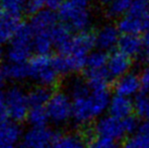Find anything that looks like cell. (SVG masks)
Segmentation results:
<instances>
[{"mask_svg":"<svg viewBox=\"0 0 149 148\" xmlns=\"http://www.w3.org/2000/svg\"><path fill=\"white\" fill-rule=\"evenodd\" d=\"M68 90L72 99V120L76 124L87 125L98 120L109 109L112 97L108 89H91L85 79L73 78L68 84Z\"/></svg>","mask_w":149,"mask_h":148,"instance_id":"cell-1","label":"cell"},{"mask_svg":"<svg viewBox=\"0 0 149 148\" xmlns=\"http://www.w3.org/2000/svg\"><path fill=\"white\" fill-rule=\"evenodd\" d=\"M94 46L95 37L88 32L73 36L68 45L60 52V55L54 57V63L59 74L76 73L84 69Z\"/></svg>","mask_w":149,"mask_h":148,"instance_id":"cell-2","label":"cell"},{"mask_svg":"<svg viewBox=\"0 0 149 148\" xmlns=\"http://www.w3.org/2000/svg\"><path fill=\"white\" fill-rule=\"evenodd\" d=\"M138 126L137 120L132 116L126 119H120L108 115L100 117L96 121L94 131L96 136L118 142L128 135L133 134L137 130Z\"/></svg>","mask_w":149,"mask_h":148,"instance_id":"cell-3","label":"cell"},{"mask_svg":"<svg viewBox=\"0 0 149 148\" xmlns=\"http://www.w3.org/2000/svg\"><path fill=\"white\" fill-rule=\"evenodd\" d=\"M33 52V32L30 24H22L6 51L7 62L29 63Z\"/></svg>","mask_w":149,"mask_h":148,"instance_id":"cell-4","label":"cell"},{"mask_svg":"<svg viewBox=\"0 0 149 148\" xmlns=\"http://www.w3.org/2000/svg\"><path fill=\"white\" fill-rule=\"evenodd\" d=\"M59 19L71 32H87L91 24V14L88 7L79 5L71 0H66L58 9Z\"/></svg>","mask_w":149,"mask_h":148,"instance_id":"cell-5","label":"cell"},{"mask_svg":"<svg viewBox=\"0 0 149 148\" xmlns=\"http://www.w3.org/2000/svg\"><path fill=\"white\" fill-rule=\"evenodd\" d=\"M30 78L41 86L50 88L55 85L59 78V72L56 69L54 57L50 55H37L28 63Z\"/></svg>","mask_w":149,"mask_h":148,"instance_id":"cell-6","label":"cell"},{"mask_svg":"<svg viewBox=\"0 0 149 148\" xmlns=\"http://www.w3.org/2000/svg\"><path fill=\"white\" fill-rule=\"evenodd\" d=\"M6 117L16 123L26 120L30 112L28 93L19 86H12L4 94Z\"/></svg>","mask_w":149,"mask_h":148,"instance_id":"cell-7","label":"cell"},{"mask_svg":"<svg viewBox=\"0 0 149 148\" xmlns=\"http://www.w3.org/2000/svg\"><path fill=\"white\" fill-rule=\"evenodd\" d=\"M46 110L50 122L55 125H64L72 119V99L67 93L56 91L52 93Z\"/></svg>","mask_w":149,"mask_h":148,"instance_id":"cell-8","label":"cell"},{"mask_svg":"<svg viewBox=\"0 0 149 148\" xmlns=\"http://www.w3.org/2000/svg\"><path fill=\"white\" fill-rule=\"evenodd\" d=\"M59 135L48 127H31L24 133L22 148H51Z\"/></svg>","mask_w":149,"mask_h":148,"instance_id":"cell-9","label":"cell"},{"mask_svg":"<svg viewBox=\"0 0 149 148\" xmlns=\"http://www.w3.org/2000/svg\"><path fill=\"white\" fill-rule=\"evenodd\" d=\"M24 133L18 123L0 118V148H19Z\"/></svg>","mask_w":149,"mask_h":148,"instance_id":"cell-10","label":"cell"},{"mask_svg":"<svg viewBox=\"0 0 149 148\" xmlns=\"http://www.w3.org/2000/svg\"><path fill=\"white\" fill-rule=\"evenodd\" d=\"M59 16L54 10L42 9L31 16L30 26L33 34H49L59 24Z\"/></svg>","mask_w":149,"mask_h":148,"instance_id":"cell-11","label":"cell"},{"mask_svg":"<svg viewBox=\"0 0 149 148\" xmlns=\"http://www.w3.org/2000/svg\"><path fill=\"white\" fill-rule=\"evenodd\" d=\"M95 46L98 50L104 52L111 51L115 47H118L120 37V31L118 28L112 24H106L97 31L95 35Z\"/></svg>","mask_w":149,"mask_h":148,"instance_id":"cell-12","label":"cell"},{"mask_svg":"<svg viewBox=\"0 0 149 148\" xmlns=\"http://www.w3.org/2000/svg\"><path fill=\"white\" fill-rule=\"evenodd\" d=\"M141 88L142 84L140 76H138L135 73H132V72H129L128 74L120 77L115 83L116 94L129 97V99L138 94Z\"/></svg>","mask_w":149,"mask_h":148,"instance_id":"cell-13","label":"cell"},{"mask_svg":"<svg viewBox=\"0 0 149 148\" xmlns=\"http://www.w3.org/2000/svg\"><path fill=\"white\" fill-rule=\"evenodd\" d=\"M132 60L121 52H115L109 56L107 70L112 78H120L130 72Z\"/></svg>","mask_w":149,"mask_h":148,"instance_id":"cell-14","label":"cell"},{"mask_svg":"<svg viewBox=\"0 0 149 148\" xmlns=\"http://www.w3.org/2000/svg\"><path fill=\"white\" fill-rule=\"evenodd\" d=\"M0 74L5 79V81L10 82H22L30 78L28 63H11L6 62L0 68Z\"/></svg>","mask_w":149,"mask_h":148,"instance_id":"cell-15","label":"cell"},{"mask_svg":"<svg viewBox=\"0 0 149 148\" xmlns=\"http://www.w3.org/2000/svg\"><path fill=\"white\" fill-rule=\"evenodd\" d=\"M144 47L145 45L143 39H141L138 35H123L118 44L119 52L129 58L138 57L141 55Z\"/></svg>","mask_w":149,"mask_h":148,"instance_id":"cell-16","label":"cell"},{"mask_svg":"<svg viewBox=\"0 0 149 148\" xmlns=\"http://www.w3.org/2000/svg\"><path fill=\"white\" fill-rule=\"evenodd\" d=\"M108 110L111 116L126 119L132 116V113L135 110V104L129 97L116 94L111 99Z\"/></svg>","mask_w":149,"mask_h":148,"instance_id":"cell-17","label":"cell"},{"mask_svg":"<svg viewBox=\"0 0 149 148\" xmlns=\"http://www.w3.org/2000/svg\"><path fill=\"white\" fill-rule=\"evenodd\" d=\"M20 24L19 18L4 13L3 17L0 19V47L9 45Z\"/></svg>","mask_w":149,"mask_h":148,"instance_id":"cell-18","label":"cell"},{"mask_svg":"<svg viewBox=\"0 0 149 148\" xmlns=\"http://www.w3.org/2000/svg\"><path fill=\"white\" fill-rule=\"evenodd\" d=\"M144 22L145 17L128 12L120 19L118 28L123 35H138L144 31Z\"/></svg>","mask_w":149,"mask_h":148,"instance_id":"cell-19","label":"cell"},{"mask_svg":"<svg viewBox=\"0 0 149 148\" xmlns=\"http://www.w3.org/2000/svg\"><path fill=\"white\" fill-rule=\"evenodd\" d=\"M123 148H149V121L138 126L137 130L125 141Z\"/></svg>","mask_w":149,"mask_h":148,"instance_id":"cell-20","label":"cell"},{"mask_svg":"<svg viewBox=\"0 0 149 148\" xmlns=\"http://www.w3.org/2000/svg\"><path fill=\"white\" fill-rule=\"evenodd\" d=\"M85 80L87 81L89 87L95 90H106L108 89L110 80L112 77L110 76L108 70H86L85 72Z\"/></svg>","mask_w":149,"mask_h":148,"instance_id":"cell-21","label":"cell"},{"mask_svg":"<svg viewBox=\"0 0 149 148\" xmlns=\"http://www.w3.org/2000/svg\"><path fill=\"white\" fill-rule=\"evenodd\" d=\"M52 97V93L50 88L45 86H39L31 89L28 92L29 103L31 108L36 107H46L49 103L50 99Z\"/></svg>","mask_w":149,"mask_h":148,"instance_id":"cell-22","label":"cell"},{"mask_svg":"<svg viewBox=\"0 0 149 148\" xmlns=\"http://www.w3.org/2000/svg\"><path fill=\"white\" fill-rule=\"evenodd\" d=\"M71 31L63 24H59L52 32V40H53L54 48H57L61 52L70 42L72 38Z\"/></svg>","mask_w":149,"mask_h":148,"instance_id":"cell-23","label":"cell"},{"mask_svg":"<svg viewBox=\"0 0 149 148\" xmlns=\"http://www.w3.org/2000/svg\"><path fill=\"white\" fill-rule=\"evenodd\" d=\"M83 138L78 134H66L57 138L51 148H85Z\"/></svg>","mask_w":149,"mask_h":148,"instance_id":"cell-24","label":"cell"},{"mask_svg":"<svg viewBox=\"0 0 149 148\" xmlns=\"http://www.w3.org/2000/svg\"><path fill=\"white\" fill-rule=\"evenodd\" d=\"M26 120L31 127H47L50 122L46 107L31 108Z\"/></svg>","mask_w":149,"mask_h":148,"instance_id":"cell-25","label":"cell"},{"mask_svg":"<svg viewBox=\"0 0 149 148\" xmlns=\"http://www.w3.org/2000/svg\"><path fill=\"white\" fill-rule=\"evenodd\" d=\"M0 7L7 15L19 18L26 11L24 0H0Z\"/></svg>","mask_w":149,"mask_h":148,"instance_id":"cell-26","label":"cell"},{"mask_svg":"<svg viewBox=\"0 0 149 148\" xmlns=\"http://www.w3.org/2000/svg\"><path fill=\"white\" fill-rule=\"evenodd\" d=\"M109 56L106 52L102 50L91 52L88 56L86 63V70H100L106 69L107 64H108Z\"/></svg>","mask_w":149,"mask_h":148,"instance_id":"cell-27","label":"cell"},{"mask_svg":"<svg viewBox=\"0 0 149 148\" xmlns=\"http://www.w3.org/2000/svg\"><path fill=\"white\" fill-rule=\"evenodd\" d=\"M132 3L133 0H117L107 5V12L112 17H123L130 10Z\"/></svg>","mask_w":149,"mask_h":148,"instance_id":"cell-28","label":"cell"},{"mask_svg":"<svg viewBox=\"0 0 149 148\" xmlns=\"http://www.w3.org/2000/svg\"><path fill=\"white\" fill-rule=\"evenodd\" d=\"M135 111L141 118L149 121V92L139 94L135 101Z\"/></svg>","mask_w":149,"mask_h":148,"instance_id":"cell-29","label":"cell"},{"mask_svg":"<svg viewBox=\"0 0 149 148\" xmlns=\"http://www.w3.org/2000/svg\"><path fill=\"white\" fill-rule=\"evenodd\" d=\"M85 148H119V146L116 141L96 136L87 141Z\"/></svg>","mask_w":149,"mask_h":148,"instance_id":"cell-30","label":"cell"},{"mask_svg":"<svg viewBox=\"0 0 149 148\" xmlns=\"http://www.w3.org/2000/svg\"><path fill=\"white\" fill-rule=\"evenodd\" d=\"M43 2H44V6L47 7V9L55 10V9H59L60 6L62 5V3L64 1L63 0H43Z\"/></svg>","mask_w":149,"mask_h":148,"instance_id":"cell-31","label":"cell"},{"mask_svg":"<svg viewBox=\"0 0 149 148\" xmlns=\"http://www.w3.org/2000/svg\"><path fill=\"white\" fill-rule=\"evenodd\" d=\"M144 36H143V42L145 47L149 50V12L145 17V22H144Z\"/></svg>","mask_w":149,"mask_h":148,"instance_id":"cell-32","label":"cell"},{"mask_svg":"<svg viewBox=\"0 0 149 148\" xmlns=\"http://www.w3.org/2000/svg\"><path fill=\"white\" fill-rule=\"evenodd\" d=\"M141 84H142V88L145 89L147 92H149V67L146 68L143 72H142L141 76Z\"/></svg>","mask_w":149,"mask_h":148,"instance_id":"cell-33","label":"cell"},{"mask_svg":"<svg viewBox=\"0 0 149 148\" xmlns=\"http://www.w3.org/2000/svg\"><path fill=\"white\" fill-rule=\"evenodd\" d=\"M71 1L76 4H79V5L85 6V7H88L89 3H90V0H71Z\"/></svg>","mask_w":149,"mask_h":148,"instance_id":"cell-34","label":"cell"},{"mask_svg":"<svg viewBox=\"0 0 149 148\" xmlns=\"http://www.w3.org/2000/svg\"><path fill=\"white\" fill-rule=\"evenodd\" d=\"M4 84H5V79H4L3 77L1 76V74H0V92H1L2 88L4 87Z\"/></svg>","mask_w":149,"mask_h":148,"instance_id":"cell-35","label":"cell"},{"mask_svg":"<svg viewBox=\"0 0 149 148\" xmlns=\"http://www.w3.org/2000/svg\"><path fill=\"white\" fill-rule=\"evenodd\" d=\"M115 1H117V0H102V2H104L107 5H109V4L113 3V2H115Z\"/></svg>","mask_w":149,"mask_h":148,"instance_id":"cell-36","label":"cell"},{"mask_svg":"<svg viewBox=\"0 0 149 148\" xmlns=\"http://www.w3.org/2000/svg\"><path fill=\"white\" fill-rule=\"evenodd\" d=\"M3 15H4V12L2 11V9L0 8V19H1V18L3 17Z\"/></svg>","mask_w":149,"mask_h":148,"instance_id":"cell-37","label":"cell"},{"mask_svg":"<svg viewBox=\"0 0 149 148\" xmlns=\"http://www.w3.org/2000/svg\"><path fill=\"white\" fill-rule=\"evenodd\" d=\"M146 60H147V62L149 63V50L147 51V53H146Z\"/></svg>","mask_w":149,"mask_h":148,"instance_id":"cell-38","label":"cell"},{"mask_svg":"<svg viewBox=\"0 0 149 148\" xmlns=\"http://www.w3.org/2000/svg\"><path fill=\"white\" fill-rule=\"evenodd\" d=\"M31 1H36V0H24L26 3H29V2H31Z\"/></svg>","mask_w":149,"mask_h":148,"instance_id":"cell-39","label":"cell"},{"mask_svg":"<svg viewBox=\"0 0 149 148\" xmlns=\"http://www.w3.org/2000/svg\"><path fill=\"white\" fill-rule=\"evenodd\" d=\"M1 58H2V52H1V50H0V60H1Z\"/></svg>","mask_w":149,"mask_h":148,"instance_id":"cell-40","label":"cell"},{"mask_svg":"<svg viewBox=\"0 0 149 148\" xmlns=\"http://www.w3.org/2000/svg\"><path fill=\"white\" fill-rule=\"evenodd\" d=\"M147 1H148V0H147Z\"/></svg>","mask_w":149,"mask_h":148,"instance_id":"cell-41","label":"cell"}]
</instances>
